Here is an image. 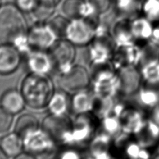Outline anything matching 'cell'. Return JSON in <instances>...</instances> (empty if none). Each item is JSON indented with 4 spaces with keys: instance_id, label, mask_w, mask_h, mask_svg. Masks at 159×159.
<instances>
[{
    "instance_id": "obj_1",
    "label": "cell",
    "mask_w": 159,
    "mask_h": 159,
    "mask_svg": "<svg viewBox=\"0 0 159 159\" xmlns=\"http://www.w3.org/2000/svg\"><path fill=\"white\" fill-rule=\"evenodd\" d=\"M55 91L52 80L46 74L30 73L22 81L20 92L27 106L32 109L46 107Z\"/></svg>"
},
{
    "instance_id": "obj_2",
    "label": "cell",
    "mask_w": 159,
    "mask_h": 159,
    "mask_svg": "<svg viewBox=\"0 0 159 159\" xmlns=\"http://www.w3.org/2000/svg\"><path fill=\"white\" fill-rule=\"evenodd\" d=\"M28 27L23 12L16 4H5L0 7V41L13 44L27 35Z\"/></svg>"
},
{
    "instance_id": "obj_3",
    "label": "cell",
    "mask_w": 159,
    "mask_h": 159,
    "mask_svg": "<svg viewBox=\"0 0 159 159\" xmlns=\"http://www.w3.org/2000/svg\"><path fill=\"white\" fill-rule=\"evenodd\" d=\"M24 152L32 157H46L55 149L56 142L41 128L27 133L23 138Z\"/></svg>"
},
{
    "instance_id": "obj_4",
    "label": "cell",
    "mask_w": 159,
    "mask_h": 159,
    "mask_svg": "<svg viewBox=\"0 0 159 159\" xmlns=\"http://www.w3.org/2000/svg\"><path fill=\"white\" fill-rule=\"evenodd\" d=\"M96 30L93 21L82 18L73 19L70 20L65 38L75 45H86L96 37Z\"/></svg>"
},
{
    "instance_id": "obj_5",
    "label": "cell",
    "mask_w": 159,
    "mask_h": 159,
    "mask_svg": "<svg viewBox=\"0 0 159 159\" xmlns=\"http://www.w3.org/2000/svg\"><path fill=\"white\" fill-rule=\"evenodd\" d=\"M91 75L84 66L73 65L67 71L60 73L57 82L66 92H77L85 90L91 84Z\"/></svg>"
},
{
    "instance_id": "obj_6",
    "label": "cell",
    "mask_w": 159,
    "mask_h": 159,
    "mask_svg": "<svg viewBox=\"0 0 159 159\" xmlns=\"http://www.w3.org/2000/svg\"><path fill=\"white\" fill-rule=\"evenodd\" d=\"M73 121L66 115H48L42 122L41 129L48 133L56 143H69Z\"/></svg>"
},
{
    "instance_id": "obj_7",
    "label": "cell",
    "mask_w": 159,
    "mask_h": 159,
    "mask_svg": "<svg viewBox=\"0 0 159 159\" xmlns=\"http://www.w3.org/2000/svg\"><path fill=\"white\" fill-rule=\"evenodd\" d=\"M54 66L57 68L60 73L70 69L73 65L75 58V45L69 40L59 39L49 50Z\"/></svg>"
},
{
    "instance_id": "obj_8",
    "label": "cell",
    "mask_w": 159,
    "mask_h": 159,
    "mask_svg": "<svg viewBox=\"0 0 159 159\" xmlns=\"http://www.w3.org/2000/svg\"><path fill=\"white\" fill-rule=\"evenodd\" d=\"M27 39L32 50H49L59 39L48 22H36L28 30Z\"/></svg>"
},
{
    "instance_id": "obj_9",
    "label": "cell",
    "mask_w": 159,
    "mask_h": 159,
    "mask_svg": "<svg viewBox=\"0 0 159 159\" xmlns=\"http://www.w3.org/2000/svg\"><path fill=\"white\" fill-rule=\"evenodd\" d=\"M89 115V112L77 115L75 120L73 121L69 144L84 143L92 137L95 123L93 118Z\"/></svg>"
},
{
    "instance_id": "obj_10",
    "label": "cell",
    "mask_w": 159,
    "mask_h": 159,
    "mask_svg": "<svg viewBox=\"0 0 159 159\" xmlns=\"http://www.w3.org/2000/svg\"><path fill=\"white\" fill-rule=\"evenodd\" d=\"M22 61V54L13 44L0 45V74H11L18 69Z\"/></svg>"
},
{
    "instance_id": "obj_11",
    "label": "cell",
    "mask_w": 159,
    "mask_h": 159,
    "mask_svg": "<svg viewBox=\"0 0 159 159\" xmlns=\"http://www.w3.org/2000/svg\"><path fill=\"white\" fill-rule=\"evenodd\" d=\"M27 64L30 73L46 75L55 66L50 54L40 50H32L27 54Z\"/></svg>"
},
{
    "instance_id": "obj_12",
    "label": "cell",
    "mask_w": 159,
    "mask_h": 159,
    "mask_svg": "<svg viewBox=\"0 0 159 159\" xmlns=\"http://www.w3.org/2000/svg\"><path fill=\"white\" fill-rule=\"evenodd\" d=\"M142 80L140 72L134 67L126 66L122 69L119 73V87L125 94H132L140 88Z\"/></svg>"
},
{
    "instance_id": "obj_13",
    "label": "cell",
    "mask_w": 159,
    "mask_h": 159,
    "mask_svg": "<svg viewBox=\"0 0 159 159\" xmlns=\"http://www.w3.org/2000/svg\"><path fill=\"white\" fill-rule=\"evenodd\" d=\"M25 106L22 92L13 88L6 90L0 98V106L13 115L22 112Z\"/></svg>"
},
{
    "instance_id": "obj_14",
    "label": "cell",
    "mask_w": 159,
    "mask_h": 159,
    "mask_svg": "<svg viewBox=\"0 0 159 159\" xmlns=\"http://www.w3.org/2000/svg\"><path fill=\"white\" fill-rule=\"evenodd\" d=\"M46 107L51 115H66L70 108V98L66 91L61 88L55 89Z\"/></svg>"
},
{
    "instance_id": "obj_15",
    "label": "cell",
    "mask_w": 159,
    "mask_h": 159,
    "mask_svg": "<svg viewBox=\"0 0 159 159\" xmlns=\"http://www.w3.org/2000/svg\"><path fill=\"white\" fill-rule=\"evenodd\" d=\"M0 147L8 158H16L24 152L22 138L14 131L3 136L0 140Z\"/></svg>"
},
{
    "instance_id": "obj_16",
    "label": "cell",
    "mask_w": 159,
    "mask_h": 159,
    "mask_svg": "<svg viewBox=\"0 0 159 159\" xmlns=\"http://www.w3.org/2000/svg\"><path fill=\"white\" fill-rule=\"evenodd\" d=\"M94 98L84 90L75 92L70 98V109L76 115L90 112L93 108Z\"/></svg>"
},
{
    "instance_id": "obj_17",
    "label": "cell",
    "mask_w": 159,
    "mask_h": 159,
    "mask_svg": "<svg viewBox=\"0 0 159 159\" xmlns=\"http://www.w3.org/2000/svg\"><path fill=\"white\" fill-rule=\"evenodd\" d=\"M130 32L133 37L137 39L145 40L152 38L154 27L152 22L145 17L134 20L130 25Z\"/></svg>"
},
{
    "instance_id": "obj_18",
    "label": "cell",
    "mask_w": 159,
    "mask_h": 159,
    "mask_svg": "<svg viewBox=\"0 0 159 159\" xmlns=\"http://www.w3.org/2000/svg\"><path fill=\"white\" fill-rule=\"evenodd\" d=\"M39 128H40L39 121L36 117L30 113H25L17 119L14 126V132L23 138L27 133Z\"/></svg>"
},
{
    "instance_id": "obj_19",
    "label": "cell",
    "mask_w": 159,
    "mask_h": 159,
    "mask_svg": "<svg viewBox=\"0 0 159 159\" xmlns=\"http://www.w3.org/2000/svg\"><path fill=\"white\" fill-rule=\"evenodd\" d=\"M110 55L108 46L102 41H97L93 43L89 50L90 60L94 65L106 63Z\"/></svg>"
},
{
    "instance_id": "obj_20",
    "label": "cell",
    "mask_w": 159,
    "mask_h": 159,
    "mask_svg": "<svg viewBox=\"0 0 159 159\" xmlns=\"http://www.w3.org/2000/svg\"><path fill=\"white\" fill-rule=\"evenodd\" d=\"M56 5L39 1L34 9L30 13L36 22H46L53 16Z\"/></svg>"
},
{
    "instance_id": "obj_21",
    "label": "cell",
    "mask_w": 159,
    "mask_h": 159,
    "mask_svg": "<svg viewBox=\"0 0 159 159\" xmlns=\"http://www.w3.org/2000/svg\"><path fill=\"white\" fill-rule=\"evenodd\" d=\"M140 73L147 83L159 84V62L156 59L146 61Z\"/></svg>"
},
{
    "instance_id": "obj_22",
    "label": "cell",
    "mask_w": 159,
    "mask_h": 159,
    "mask_svg": "<svg viewBox=\"0 0 159 159\" xmlns=\"http://www.w3.org/2000/svg\"><path fill=\"white\" fill-rule=\"evenodd\" d=\"M147 87L142 91L140 95L143 104L149 106H157L159 104V84H148Z\"/></svg>"
},
{
    "instance_id": "obj_23",
    "label": "cell",
    "mask_w": 159,
    "mask_h": 159,
    "mask_svg": "<svg viewBox=\"0 0 159 159\" xmlns=\"http://www.w3.org/2000/svg\"><path fill=\"white\" fill-rule=\"evenodd\" d=\"M144 17L154 23L159 22V0H144L142 4Z\"/></svg>"
},
{
    "instance_id": "obj_24",
    "label": "cell",
    "mask_w": 159,
    "mask_h": 159,
    "mask_svg": "<svg viewBox=\"0 0 159 159\" xmlns=\"http://www.w3.org/2000/svg\"><path fill=\"white\" fill-rule=\"evenodd\" d=\"M83 2L84 0H65L62 4V12L66 18L70 20L80 18Z\"/></svg>"
},
{
    "instance_id": "obj_25",
    "label": "cell",
    "mask_w": 159,
    "mask_h": 159,
    "mask_svg": "<svg viewBox=\"0 0 159 159\" xmlns=\"http://www.w3.org/2000/svg\"><path fill=\"white\" fill-rule=\"evenodd\" d=\"M69 22L70 20L66 16L59 15L51 19L49 22H48V24L55 32L58 39H62L66 37L67 27Z\"/></svg>"
},
{
    "instance_id": "obj_26",
    "label": "cell",
    "mask_w": 159,
    "mask_h": 159,
    "mask_svg": "<svg viewBox=\"0 0 159 159\" xmlns=\"http://www.w3.org/2000/svg\"><path fill=\"white\" fill-rule=\"evenodd\" d=\"M13 122V115L0 106V134H4L10 130Z\"/></svg>"
},
{
    "instance_id": "obj_27",
    "label": "cell",
    "mask_w": 159,
    "mask_h": 159,
    "mask_svg": "<svg viewBox=\"0 0 159 159\" xmlns=\"http://www.w3.org/2000/svg\"><path fill=\"white\" fill-rule=\"evenodd\" d=\"M138 0H116V7L121 13L131 12L137 7Z\"/></svg>"
},
{
    "instance_id": "obj_28",
    "label": "cell",
    "mask_w": 159,
    "mask_h": 159,
    "mask_svg": "<svg viewBox=\"0 0 159 159\" xmlns=\"http://www.w3.org/2000/svg\"><path fill=\"white\" fill-rule=\"evenodd\" d=\"M39 0H16V5L25 13H31L38 4Z\"/></svg>"
},
{
    "instance_id": "obj_29",
    "label": "cell",
    "mask_w": 159,
    "mask_h": 159,
    "mask_svg": "<svg viewBox=\"0 0 159 159\" xmlns=\"http://www.w3.org/2000/svg\"><path fill=\"white\" fill-rule=\"evenodd\" d=\"M89 1L94 7L99 15L106 13L110 9L112 4V0H89Z\"/></svg>"
},
{
    "instance_id": "obj_30",
    "label": "cell",
    "mask_w": 159,
    "mask_h": 159,
    "mask_svg": "<svg viewBox=\"0 0 159 159\" xmlns=\"http://www.w3.org/2000/svg\"><path fill=\"white\" fill-rule=\"evenodd\" d=\"M103 125L106 132L110 133H114L118 130L119 124L115 118L107 117L103 120Z\"/></svg>"
},
{
    "instance_id": "obj_31",
    "label": "cell",
    "mask_w": 159,
    "mask_h": 159,
    "mask_svg": "<svg viewBox=\"0 0 159 159\" xmlns=\"http://www.w3.org/2000/svg\"><path fill=\"white\" fill-rule=\"evenodd\" d=\"M59 157L62 159H77L81 157L80 154L76 150L73 149H66L64 151H62L59 154Z\"/></svg>"
},
{
    "instance_id": "obj_32",
    "label": "cell",
    "mask_w": 159,
    "mask_h": 159,
    "mask_svg": "<svg viewBox=\"0 0 159 159\" xmlns=\"http://www.w3.org/2000/svg\"><path fill=\"white\" fill-rule=\"evenodd\" d=\"M152 119L154 124L159 127V104L158 106L157 105V106H155L154 110H153Z\"/></svg>"
},
{
    "instance_id": "obj_33",
    "label": "cell",
    "mask_w": 159,
    "mask_h": 159,
    "mask_svg": "<svg viewBox=\"0 0 159 159\" xmlns=\"http://www.w3.org/2000/svg\"><path fill=\"white\" fill-rule=\"evenodd\" d=\"M157 24V25H156L155 27H154L152 38L155 43H157L159 45V22H158Z\"/></svg>"
},
{
    "instance_id": "obj_34",
    "label": "cell",
    "mask_w": 159,
    "mask_h": 159,
    "mask_svg": "<svg viewBox=\"0 0 159 159\" xmlns=\"http://www.w3.org/2000/svg\"><path fill=\"white\" fill-rule=\"evenodd\" d=\"M41 2H46V3H50V4H52L54 5H56L58 4V3L61 1V0H39Z\"/></svg>"
},
{
    "instance_id": "obj_35",
    "label": "cell",
    "mask_w": 159,
    "mask_h": 159,
    "mask_svg": "<svg viewBox=\"0 0 159 159\" xmlns=\"http://www.w3.org/2000/svg\"><path fill=\"white\" fill-rule=\"evenodd\" d=\"M8 157H7V155L5 154V153L3 151L2 149L1 148V147H0V159H5V158H7Z\"/></svg>"
},
{
    "instance_id": "obj_36",
    "label": "cell",
    "mask_w": 159,
    "mask_h": 159,
    "mask_svg": "<svg viewBox=\"0 0 159 159\" xmlns=\"http://www.w3.org/2000/svg\"><path fill=\"white\" fill-rule=\"evenodd\" d=\"M1 5H2V1L0 0V7H1Z\"/></svg>"
}]
</instances>
